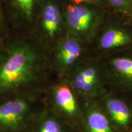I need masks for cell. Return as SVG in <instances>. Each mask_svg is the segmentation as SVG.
Masks as SVG:
<instances>
[{
	"label": "cell",
	"mask_w": 132,
	"mask_h": 132,
	"mask_svg": "<svg viewBox=\"0 0 132 132\" xmlns=\"http://www.w3.org/2000/svg\"><path fill=\"white\" fill-rule=\"evenodd\" d=\"M80 102L81 122L79 132H116L98 100Z\"/></svg>",
	"instance_id": "ba28073f"
},
{
	"label": "cell",
	"mask_w": 132,
	"mask_h": 132,
	"mask_svg": "<svg viewBox=\"0 0 132 132\" xmlns=\"http://www.w3.org/2000/svg\"><path fill=\"white\" fill-rule=\"evenodd\" d=\"M111 7L125 15L132 14V4L130 0H105Z\"/></svg>",
	"instance_id": "4fadbf2b"
},
{
	"label": "cell",
	"mask_w": 132,
	"mask_h": 132,
	"mask_svg": "<svg viewBox=\"0 0 132 132\" xmlns=\"http://www.w3.org/2000/svg\"><path fill=\"white\" fill-rule=\"evenodd\" d=\"M31 98L18 97L0 105V127L11 130L29 128L39 114L35 116V102Z\"/></svg>",
	"instance_id": "5b68a950"
},
{
	"label": "cell",
	"mask_w": 132,
	"mask_h": 132,
	"mask_svg": "<svg viewBox=\"0 0 132 132\" xmlns=\"http://www.w3.org/2000/svg\"><path fill=\"white\" fill-rule=\"evenodd\" d=\"M87 57L80 39L75 36H69L61 40L57 43L53 56V65L58 78H65L77 64Z\"/></svg>",
	"instance_id": "52a82bcc"
},
{
	"label": "cell",
	"mask_w": 132,
	"mask_h": 132,
	"mask_svg": "<svg viewBox=\"0 0 132 132\" xmlns=\"http://www.w3.org/2000/svg\"><path fill=\"white\" fill-rule=\"evenodd\" d=\"M73 1L76 4H82V3H87V4H94L97 3L98 0H69Z\"/></svg>",
	"instance_id": "9a60e30c"
},
{
	"label": "cell",
	"mask_w": 132,
	"mask_h": 132,
	"mask_svg": "<svg viewBox=\"0 0 132 132\" xmlns=\"http://www.w3.org/2000/svg\"><path fill=\"white\" fill-rule=\"evenodd\" d=\"M116 132H132V100L111 91L98 99Z\"/></svg>",
	"instance_id": "8992f818"
},
{
	"label": "cell",
	"mask_w": 132,
	"mask_h": 132,
	"mask_svg": "<svg viewBox=\"0 0 132 132\" xmlns=\"http://www.w3.org/2000/svg\"><path fill=\"white\" fill-rule=\"evenodd\" d=\"M42 26L47 34L53 37L58 31L61 23V15L59 7L54 3L49 2L43 9Z\"/></svg>",
	"instance_id": "7c38bea8"
},
{
	"label": "cell",
	"mask_w": 132,
	"mask_h": 132,
	"mask_svg": "<svg viewBox=\"0 0 132 132\" xmlns=\"http://www.w3.org/2000/svg\"><path fill=\"white\" fill-rule=\"evenodd\" d=\"M131 45V33L119 28H109L102 33L97 42V50L98 53H101L97 58L100 59L115 53L127 50L128 48L131 49L130 47Z\"/></svg>",
	"instance_id": "30bf717a"
},
{
	"label": "cell",
	"mask_w": 132,
	"mask_h": 132,
	"mask_svg": "<svg viewBox=\"0 0 132 132\" xmlns=\"http://www.w3.org/2000/svg\"><path fill=\"white\" fill-rule=\"evenodd\" d=\"M21 12L27 19H31L34 10V0H15Z\"/></svg>",
	"instance_id": "5bb4252c"
},
{
	"label": "cell",
	"mask_w": 132,
	"mask_h": 132,
	"mask_svg": "<svg viewBox=\"0 0 132 132\" xmlns=\"http://www.w3.org/2000/svg\"><path fill=\"white\" fill-rule=\"evenodd\" d=\"M100 59L108 90L132 100V49Z\"/></svg>",
	"instance_id": "277c9868"
},
{
	"label": "cell",
	"mask_w": 132,
	"mask_h": 132,
	"mask_svg": "<svg viewBox=\"0 0 132 132\" xmlns=\"http://www.w3.org/2000/svg\"><path fill=\"white\" fill-rule=\"evenodd\" d=\"M130 1H131V4H132V0H130Z\"/></svg>",
	"instance_id": "2e32d148"
},
{
	"label": "cell",
	"mask_w": 132,
	"mask_h": 132,
	"mask_svg": "<svg viewBox=\"0 0 132 132\" xmlns=\"http://www.w3.org/2000/svg\"><path fill=\"white\" fill-rule=\"evenodd\" d=\"M98 16L93 10L82 5H70L65 11V20L70 32L76 36L90 34L96 27Z\"/></svg>",
	"instance_id": "9c48e42d"
},
{
	"label": "cell",
	"mask_w": 132,
	"mask_h": 132,
	"mask_svg": "<svg viewBox=\"0 0 132 132\" xmlns=\"http://www.w3.org/2000/svg\"><path fill=\"white\" fill-rule=\"evenodd\" d=\"M45 106L53 113L78 129L81 122V102L77 93L65 78H58L47 87Z\"/></svg>",
	"instance_id": "3957f363"
},
{
	"label": "cell",
	"mask_w": 132,
	"mask_h": 132,
	"mask_svg": "<svg viewBox=\"0 0 132 132\" xmlns=\"http://www.w3.org/2000/svg\"><path fill=\"white\" fill-rule=\"evenodd\" d=\"M42 56L26 44L14 47L0 67V92L27 88L42 80Z\"/></svg>",
	"instance_id": "6da1fadb"
},
{
	"label": "cell",
	"mask_w": 132,
	"mask_h": 132,
	"mask_svg": "<svg viewBox=\"0 0 132 132\" xmlns=\"http://www.w3.org/2000/svg\"><path fill=\"white\" fill-rule=\"evenodd\" d=\"M65 78L82 100H98L108 91L101 59L89 56Z\"/></svg>",
	"instance_id": "7a4b0ae2"
},
{
	"label": "cell",
	"mask_w": 132,
	"mask_h": 132,
	"mask_svg": "<svg viewBox=\"0 0 132 132\" xmlns=\"http://www.w3.org/2000/svg\"><path fill=\"white\" fill-rule=\"evenodd\" d=\"M31 132H79L78 129L45 106L34 119Z\"/></svg>",
	"instance_id": "8fae6325"
}]
</instances>
